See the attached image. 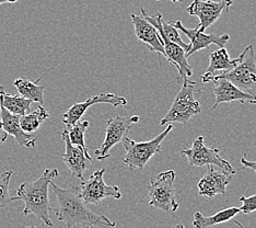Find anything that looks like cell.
<instances>
[{"mask_svg": "<svg viewBox=\"0 0 256 228\" xmlns=\"http://www.w3.org/2000/svg\"><path fill=\"white\" fill-rule=\"evenodd\" d=\"M170 25H172L176 29V30L183 32L190 41V49L188 54H186V57H190V55L195 54V53H197L200 50L209 48V45L210 44H216L220 49H222L230 40V35L226 33L224 34H206L205 32L197 31L196 28L188 29L182 25V22L180 20L170 22Z\"/></svg>", "mask_w": 256, "mask_h": 228, "instance_id": "7c38bea8", "label": "cell"}, {"mask_svg": "<svg viewBox=\"0 0 256 228\" xmlns=\"http://www.w3.org/2000/svg\"><path fill=\"white\" fill-rule=\"evenodd\" d=\"M21 228H38V227H36V226H21Z\"/></svg>", "mask_w": 256, "mask_h": 228, "instance_id": "d6a6232c", "label": "cell"}, {"mask_svg": "<svg viewBox=\"0 0 256 228\" xmlns=\"http://www.w3.org/2000/svg\"><path fill=\"white\" fill-rule=\"evenodd\" d=\"M238 213H240V207L236 206L221 209L220 212L212 216H204L200 212H195L193 225L195 228H208L229 221L230 219L234 218Z\"/></svg>", "mask_w": 256, "mask_h": 228, "instance_id": "44dd1931", "label": "cell"}, {"mask_svg": "<svg viewBox=\"0 0 256 228\" xmlns=\"http://www.w3.org/2000/svg\"><path fill=\"white\" fill-rule=\"evenodd\" d=\"M130 18L134 29H135L136 38L144 44H146L151 52L164 55V44H162L161 38L156 29L144 19L142 16L140 17L132 14Z\"/></svg>", "mask_w": 256, "mask_h": 228, "instance_id": "e0dca14e", "label": "cell"}, {"mask_svg": "<svg viewBox=\"0 0 256 228\" xmlns=\"http://www.w3.org/2000/svg\"><path fill=\"white\" fill-rule=\"evenodd\" d=\"M232 4V0H193L186 11L190 16L197 17L200 19V25L196 28L197 31L205 32L206 29L212 27L219 19L224 11L228 13Z\"/></svg>", "mask_w": 256, "mask_h": 228, "instance_id": "30bf717a", "label": "cell"}, {"mask_svg": "<svg viewBox=\"0 0 256 228\" xmlns=\"http://www.w3.org/2000/svg\"><path fill=\"white\" fill-rule=\"evenodd\" d=\"M240 61V56L234 58V60H231L228 51L224 48L212 52L210 55H209V65L207 72L202 76V83L206 84L208 79L214 77V76L230 73L231 70H234L238 66Z\"/></svg>", "mask_w": 256, "mask_h": 228, "instance_id": "ac0fdd59", "label": "cell"}, {"mask_svg": "<svg viewBox=\"0 0 256 228\" xmlns=\"http://www.w3.org/2000/svg\"><path fill=\"white\" fill-rule=\"evenodd\" d=\"M172 130L173 125L168 124L164 132L160 133L154 139L148 140V142L137 143L130 137H124L122 142H123L126 149V155L123 159L125 165L130 170L142 169L146 167L151 157L161 153V144Z\"/></svg>", "mask_w": 256, "mask_h": 228, "instance_id": "5b68a950", "label": "cell"}, {"mask_svg": "<svg viewBox=\"0 0 256 228\" xmlns=\"http://www.w3.org/2000/svg\"><path fill=\"white\" fill-rule=\"evenodd\" d=\"M240 202H242L240 212L244 214H250L256 210V194L252 196H241Z\"/></svg>", "mask_w": 256, "mask_h": 228, "instance_id": "4316f807", "label": "cell"}, {"mask_svg": "<svg viewBox=\"0 0 256 228\" xmlns=\"http://www.w3.org/2000/svg\"><path fill=\"white\" fill-rule=\"evenodd\" d=\"M241 163H242V165H243L244 167L252 169L253 171L256 172V161L248 160V158H246V155H243V157L241 158Z\"/></svg>", "mask_w": 256, "mask_h": 228, "instance_id": "83f0119b", "label": "cell"}, {"mask_svg": "<svg viewBox=\"0 0 256 228\" xmlns=\"http://www.w3.org/2000/svg\"><path fill=\"white\" fill-rule=\"evenodd\" d=\"M208 83L214 84V95L216 98V101L212 105V111L216 109L219 104L238 101L240 103H253L256 104V98L243 92L234 85L229 83L228 80L217 77H210L208 79Z\"/></svg>", "mask_w": 256, "mask_h": 228, "instance_id": "5bb4252c", "label": "cell"}, {"mask_svg": "<svg viewBox=\"0 0 256 228\" xmlns=\"http://www.w3.org/2000/svg\"><path fill=\"white\" fill-rule=\"evenodd\" d=\"M57 175V169H46L36 181L22 183L16 190V195L11 196V201H23L26 205L23 215H36L46 226L52 227L53 221L50 216L52 207L50 205L48 186Z\"/></svg>", "mask_w": 256, "mask_h": 228, "instance_id": "7a4b0ae2", "label": "cell"}, {"mask_svg": "<svg viewBox=\"0 0 256 228\" xmlns=\"http://www.w3.org/2000/svg\"><path fill=\"white\" fill-rule=\"evenodd\" d=\"M234 224H236V225H238V226L240 227V228H244V227H243V225L240 223V221H236V220H234Z\"/></svg>", "mask_w": 256, "mask_h": 228, "instance_id": "4dcf8cb0", "label": "cell"}, {"mask_svg": "<svg viewBox=\"0 0 256 228\" xmlns=\"http://www.w3.org/2000/svg\"><path fill=\"white\" fill-rule=\"evenodd\" d=\"M98 103H108L113 107H122V105H126L127 100L123 97L116 96L114 93H101V95L90 97L86 99L84 102L74 103L70 108H69L62 115V122L65 127L72 126L76 123L79 122L80 119L82 118L84 113L86 112L90 107Z\"/></svg>", "mask_w": 256, "mask_h": 228, "instance_id": "8fae6325", "label": "cell"}, {"mask_svg": "<svg viewBox=\"0 0 256 228\" xmlns=\"http://www.w3.org/2000/svg\"><path fill=\"white\" fill-rule=\"evenodd\" d=\"M88 228H94V226H89Z\"/></svg>", "mask_w": 256, "mask_h": 228, "instance_id": "e575fe53", "label": "cell"}, {"mask_svg": "<svg viewBox=\"0 0 256 228\" xmlns=\"http://www.w3.org/2000/svg\"><path fill=\"white\" fill-rule=\"evenodd\" d=\"M0 126L8 134L12 135L21 147L33 148L36 147L38 137L32 134L22 131L20 126V115L10 113L4 108L0 107Z\"/></svg>", "mask_w": 256, "mask_h": 228, "instance_id": "2e32d148", "label": "cell"}, {"mask_svg": "<svg viewBox=\"0 0 256 228\" xmlns=\"http://www.w3.org/2000/svg\"><path fill=\"white\" fill-rule=\"evenodd\" d=\"M18 2V0H0V5H4V4H14Z\"/></svg>", "mask_w": 256, "mask_h": 228, "instance_id": "f546056e", "label": "cell"}, {"mask_svg": "<svg viewBox=\"0 0 256 228\" xmlns=\"http://www.w3.org/2000/svg\"><path fill=\"white\" fill-rule=\"evenodd\" d=\"M140 11H142V16L144 18V19L156 29V31H158L161 40L170 41V42L181 46V48L186 52V54H188L190 49V44H186L184 42V41L181 39V37H180L178 30H176V29L172 25H170V22H166L164 20V18H162L161 14L158 13L154 16H149L147 14L146 9L142 8Z\"/></svg>", "mask_w": 256, "mask_h": 228, "instance_id": "d6986e66", "label": "cell"}, {"mask_svg": "<svg viewBox=\"0 0 256 228\" xmlns=\"http://www.w3.org/2000/svg\"><path fill=\"white\" fill-rule=\"evenodd\" d=\"M180 154L186 158L188 165L192 167L217 166L222 169L224 173H236L231 163L220 157V148L207 147L202 136L197 137L190 148H185Z\"/></svg>", "mask_w": 256, "mask_h": 228, "instance_id": "52a82bcc", "label": "cell"}, {"mask_svg": "<svg viewBox=\"0 0 256 228\" xmlns=\"http://www.w3.org/2000/svg\"><path fill=\"white\" fill-rule=\"evenodd\" d=\"M176 175L174 170H168L151 178L148 185L149 201L144 203L166 213L176 212L180 206V203L176 201L178 192L174 189Z\"/></svg>", "mask_w": 256, "mask_h": 228, "instance_id": "3957f363", "label": "cell"}, {"mask_svg": "<svg viewBox=\"0 0 256 228\" xmlns=\"http://www.w3.org/2000/svg\"><path fill=\"white\" fill-rule=\"evenodd\" d=\"M50 118V114L43 105H38L36 111L20 116V126L23 132L31 134L36 132L44 121Z\"/></svg>", "mask_w": 256, "mask_h": 228, "instance_id": "cb8c5ba5", "label": "cell"}, {"mask_svg": "<svg viewBox=\"0 0 256 228\" xmlns=\"http://www.w3.org/2000/svg\"><path fill=\"white\" fill-rule=\"evenodd\" d=\"M173 228H185V227H184V225H182V224H178V225L174 226Z\"/></svg>", "mask_w": 256, "mask_h": 228, "instance_id": "1f68e13d", "label": "cell"}, {"mask_svg": "<svg viewBox=\"0 0 256 228\" xmlns=\"http://www.w3.org/2000/svg\"><path fill=\"white\" fill-rule=\"evenodd\" d=\"M62 138L65 143V153L62 155V161L65 162V165L74 177L84 181V172L92 165V159H89L86 156L82 148L74 146L70 143L66 128H64L62 132Z\"/></svg>", "mask_w": 256, "mask_h": 228, "instance_id": "4fadbf2b", "label": "cell"}, {"mask_svg": "<svg viewBox=\"0 0 256 228\" xmlns=\"http://www.w3.org/2000/svg\"><path fill=\"white\" fill-rule=\"evenodd\" d=\"M88 127H89L88 121H82V122L79 121L76 123V124H74L72 126L64 127V128H66L70 143L74 146H78V147L82 148L86 156L88 157L89 159H92L90 154H89V151H88V148H86V142H84V134H86V131Z\"/></svg>", "mask_w": 256, "mask_h": 228, "instance_id": "d4e9b609", "label": "cell"}, {"mask_svg": "<svg viewBox=\"0 0 256 228\" xmlns=\"http://www.w3.org/2000/svg\"><path fill=\"white\" fill-rule=\"evenodd\" d=\"M195 86V81L190 79L183 81L182 88L178 92L168 112L160 121V125H168L173 122L186 124L193 116L202 112L200 104L195 99V92L200 90H197Z\"/></svg>", "mask_w": 256, "mask_h": 228, "instance_id": "277c9868", "label": "cell"}, {"mask_svg": "<svg viewBox=\"0 0 256 228\" xmlns=\"http://www.w3.org/2000/svg\"><path fill=\"white\" fill-rule=\"evenodd\" d=\"M139 121L138 115L132 116H116V118L110 119L106 121V138L102 145L96 149L94 155L98 160H103L110 158V149L114 145L120 143L124 137L127 136V133L130 132L132 124H135Z\"/></svg>", "mask_w": 256, "mask_h": 228, "instance_id": "9c48e42d", "label": "cell"}, {"mask_svg": "<svg viewBox=\"0 0 256 228\" xmlns=\"http://www.w3.org/2000/svg\"><path fill=\"white\" fill-rule=\"evenodd\" d=\"M32 101L26 100L16 95H9L4 91V87L0 86V107L4 108L10 113L16 115H26L30 113Z\"/></svg>", "mask_w": 256, "mask_h": 228, "instance_id": "603a6c76", "label": "cell"}, {"mask_svg": "<svg viewBox=\"0 0 256 228\" xmlns=\"http://www.w3.org/2000/svg\"><path fill=\"white\" fill-rule=\"evenodd\" d=\"M240 57L241 61L234 70L214 77L228 80L243 92L256 98V55L253 45L251 44L246 48Z\"/></svg>", "mask_w": 256, "mask_h": 228, "instance_id": "8992f818", "label": "cell"}, {"mask_svg": "<svg viewBox=\"0 0 256 228\" xmlns=\"http://www.w3.org/2000/svg\"><path fill=\"white\" fill-rule=\"evenodd\" d=\"M7 137H8V134L2 130V126H0V145L6 142V139H7Z\"/></svg>", "mask_w": 256, "mask_h": 228, "instance_id": "f1b7e54d", "label": "cell"}, {"mask_svg": "<svg viewBox=\"0 0 256 228\" xmlns=\"http://www.w3.org/2000/svg\"><path fill=\"white\" fill-rule=\"evenodd\" d=\"M12 174V171H4L0 173V208L7 207L8 204L12 202L9 194V182Z\"/></svg>", "mask_w": 256, "mask_h": 228, "instance_id": "484cf974", "label": "cell"}, {"mask_svg": "<svg viewBox=\"0 0 256 228\" xmlns=\"http://www.w3.org/2000/svg\"><path fill=\"white\" fill-rule=\"evenodd\" d=\"M162 44H164V57L168 60V63L176 66L178 72L180 79L182 81L188 80V78L192 77L193 75V67H192L188 62V57H186V52L176 44H174L170 41L161 40Z\"/></svg>", "mask_w": 256, "mask_h": 228, "instance_id": "ffe728a7", "label": "cell"}, {"mask_svg": "<svg viewBox=\"0 0 256 228\" xmlns=\"http://www.w3.org/2000/svg\"><path fill=\"white\" fill-rule=\"evenodd\" d=\"M40 79H42V77H40L33 83V81L26 78H18L14 81V86L16 87L20 97L32 102H38L40 105H43L45 88L38 85Z\"/></svg>", "mask_w": 256, "mask_h": 228, "instance_id": "7402d4cb", "label": "cell"}, {"mask_svg": "<svg viewBox=\"0 0 256 228\" xmlns=\"http://www.w3.org/2000/svg\"><path fill=\"white\" fill-rule=\"evenodd\" d=\"M156 2H159V0H156ZM172 3H182L183 0H171Z\"/></svg>", "mask_w": 256, "mask_h": 228, "instance_id": "836d02e7", "label": "cell"}, {"mask_svg": "<svg viewBox=\"0 0 256 228\" xmlns=\"http://www.w3.org/2000/svg\"><path fill=\"white\" fill-rule=\"evenodd\" d=\"M234 174L224 173L214 170L212 166H208L207 172L200 180L198 184V194L208 198H212L218 194L226 195V189L228 185Z\"/></svg>", "mask_w": 256, "mask_h": 228, "instance_id": "9a60e30c", "label": "cell"}, {"mask_svg": "<svg viewBox=\"0 0 256 228\" xmlns=\"http://www.w3.org/2000/svg\"><path fill=\"white\" fill-rule=\"evenodd\" d=\"M104 173H106L104 168L96 170L89 180L81 181V184L77 186L79 196L86 204L98 205L106 197H113L115 200H120L122 197L118 185H108L104 182Z\"/></svg>", "mask_w": 256, "mask_h": 228, "instance_id": "ba28073f", "label": "cell"}, {"mask_svg": "<svg viewBox=\"0 0 256 228\" xmlns=\"http://www.w3.org/2000/svg\"><path fill=\"white\" fill-rule=\"evenodd\" d=\"M57 198V207L54 209L57 219L66 224V228H72L77 224L98 226L100 228H114L116 223L106 216L93 213L86 207L79 196L77 186L62 189L54 182L50 183Z\"/></svg>", "mask_w": 256, "mask_h": 228, "instance_id": "6da1fadb", "label": "cell"}]
</instances>
